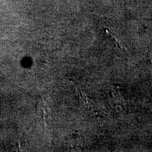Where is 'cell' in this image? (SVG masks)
<instances>
[{
    "label": "cell",
    "mask_w": 152,
    "mask_h": 152,
    "mask_svg": "<svg viewBox=\"0 0 152 152\" xmlns=\"http://www.w3.org/2000/svg\"><path fill=\"white\" fill-rule=\"evenodd\" d=\"M111 104L115 109H122L125 107V102L122 93L120 92L119 87H113L111 90Z\"/></svg>",
    "instance_id": "obj_1"
},
{
    "label": "cell",
    "mask_w": 152,
    "mask_h": 152,
    "mask_svg": "<svg viewBox=\"0 0 152 152\" xmlns=\"http://www.w3.org/2000/svg\"><path fill=\"white\" fill-rule=\"evenodd\" d=\"M75 88V91H76V94H77V96H78L80 101L81 103L85 104V105L89 109H92L94 110V105H93V102L92 100L90 99V98L87 97V96L85 94V93L83 91H80L77 89V87L74 85Z\"/></svg>",
    "instance_id": "obj_2"
},
{
    "label": "cell",
    "mask_w": 152,
    "mask_h": 152,
    "mask_svg": "<svg viewBox=\"0 0 152 152\" xmlns=\"http://www.w3.org/2000/svg\"><path fill=\"white\" fill-rule=\"evenodd\" d=\"M106 32H107V33H109V34H110V35H111V37H112V38H113V39H115V42H116V44H117V45H118V47H120V48H121V49H123V50H124V51H125V52H127V49H126V48H125V46H124V45H123V44H122V42H121V41H120L118 39V38L116 37V36L113 35V34H112V33H111V32H110V31H109V30H106Z\"/></svg>",
    "instance_id": "obj_3"
}]
</instances>
